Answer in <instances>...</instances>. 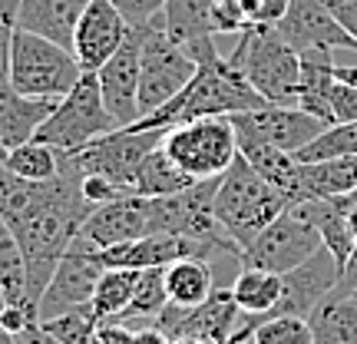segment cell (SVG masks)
<instances>
[{"mask_svg":"<svg viewBox=\"0 0 357 344\" xmlns=\"http://www.w3.org/2000/svg\"><path fill=\"white\" fill-rule=\"evenodd\" d=\"M102 265L100 258V248H93L89 242L83 239H73V245L66 248V255L60 258V265L53 271L50 285L43 288L37 301V321H47V318H56L63 311H73L79 305H89L93 301V292L100 285Z\"/></svg>","mask_w":357,"mask_h":344,"instance_id":"10","label":"cell"},{"mask_svg":"<svg viewBox=\"0 0 357 344\" xmlns=\"http://www.w3.org/2000/svg\"><path fill=\"white\" fill-rule=\"evenodd\" d=\"M231 298H235V305L242 308V315H245L242 324H238V331L231 334V338H248L258 321H261L271 308L278 305V298H281V275L265 271V268L242 265V271H238V275H235V281H231Z\"/></svg>","mask_w":357,"mask_h":344,"instance_id":"22","label":"cell"},{"mask_svg":"<svg viewBox=\"0 0 357 344\" xmlns=\"http://www.w3.org/2000/svg\"><path fill=\"white\" fill-rule=\"evenodd\" d=\"M86 3L89 0H20L17 30L37 33V37L73 50V33H77Z\"/></svg>","mask_w":357,"mask_h":344,"instance_id":"21","label":"cell"},{"mask_svg":"<svg viewBox=\"0 0 357 344\" xmlns=\"http://www.w3.org/2000/svg\"><path fill=\"white\" fill-rule=\"evenodd\" d=\"M215 252L205 248L202 242H192L185 235H142L132 242L113 245V248H100V258L106 268H132V271H146V268H169L182 262V258H212Z\"/></svg>","mask_w":357,"mask_h":344,"instance_id":"17","label":"cell"},{"mask_svg":"<svg viewBox=\"0 0 357 344\" xmlns=\"http://www.w3.org/2000/svg\"><path fill=\"white\" fill-rule=\"evenodd\" d=\"M20 338H24V344H63V341H56L53 334L43 331V328H40V321H30Z\"/></svg>","mask_w":357,"mask_h":344,"instance_id":"39","label":"cell"},{"mask_svg":"<svg viewBox=\"0 0 357 344\" xmlns=\"http://www.w3.org/2000/svg\"><path fill=\"white\" fill-rule=\"evenodd\" d=\"M288 47L298 53L307 50H357V40L337 24L328 0H291V7L284 13L278 27Z\"/></svg>","mask_w":357,"mask_h":344,"instance_id":"14","label":"cell"},{"mask_svg":"<svg viewBox=\"0 0 357 344\" xmlns=\"http://www.w3.org/2000/svg\"><path fill=\"white\" fill-rule=\"evenodd\" d=\"M248 338L255 344H314V334H311L307 318H294V315L258 321Z\"/></svg>","mask_w":357,"mask_h":344,"instance_id":"33","label":"cell"},{"mask_svg":"<svg viewBox=\"0 0 357 344\" xmlns=\"http://www.w3.org/2000/svg\"><path fill=\"white\" fill-rule=\"evenodd\" d=\"M0 344H20V334L7 331V328H3V324H0Z\"/></svg>","mask_w":357,"mask_h":344,"instance_id":"41","label":"cell"},{"mask_svg":"<svg viewBox=\"0 0 357 344\" xmlns=\"http://www.w3.org/2000/svg\"><path fill=\"white\" fill-rule=\"evenodd\" d=\"M314 344H357V298L331 292L307 315Z\"/></svg>","mask_w":357,"mask_h":344,"instance_id":"24","label":"cell"},{"mask_svg":"<svg viewBox=\"0 0 357 344\" xmlns=\"http://www.w3.org/2000/svg\"><path fill=\"white\" fill-rule=\"evenodd\" d=\"M328 7L334 10L337 24L357 40V0H328Z\"/></svg>","mask_w":357,"mask_h":344,"instance_id":"38","label":"cell"},{"mask_svg":"<svg viewBox=\"0 0 357 344\" xmlns=\"http://www.w3.org/2000/svg\"><path fill=\"white\" fill-rule=\"evenodd\" d=\"M60 100H37V96H24L20 89L10 83L7 73H0V142L3 149H13L20 142L37 140L40 126L50 119Z\"/></svg>","mask_w":357,"mask_h":344,"instance_id":"20","label":"cell"},{"mask_svg":"<svg viewBox=\"0 0 357 344\" xmlns=\"http://www.w3.org/2000/svg\"><path fill=\"white\" fill-rule=\"evenodd\" d=\"M139 53H142V27H132L126 43L96 70L102 103L119 123V129L132 126L139 119Z\"/></svg>","mask_w":357,"mask_h":344,"instance_id":"13","label":"cell"},{"mask_svg":"<svg viewBox=\"0 0 357 344\" xmlns=\"http://www.w3.org/2000/svg\"><path fill=\"white\" fill-rule=\"evenodd\" d=\"M129 30L132 27L126 24V17L109 0H89L73 33V57L79 60L83 73H96L126 43Z\"/></svg>","mask_w":357,"mask_h":344,"instance_id":"16","label":"cell"},{"mask_svg":"<svg viewBox=\"0 0 357 344\" xmlns=\"http://www.w3.org/2000/svg\"><path fill=\"white\" fill-rule=\"evenodd\" d=\"M357 156V123H334L324 126L314 140L301 146L298 163H328V159H354Z\"/></svg>","mask_w":357,"mask_h":344,"instance_id":"31","label":"cell"},{"mask_svg":"<svg viewBox=\"0 0 357 344\" xmlns=\"http://www.w3.org/2000/svg\"><path fill=\"white\" fill-rule=\"evenodd\" d=\"M242 318L245 315H242V308L235 305L231 288H215L202 305H195V308L169 301L153 324L166 334L169 341H178V338H202V341L229 344L231 334L238 331Z\"/></svg>","mask_w":357,"mask_h":344,"instance_id":"12","label":"cell"},{"mask_svg":"<svg viewBox=\"0 0 357 344\" xmlns=\"http://www.w3.org/2000/svg\"><path fill=\"white\" fill-rule=\"evenodd\" d=\"M109 3L126 17L129 27H149L166 10V0H109Z\"/></svg>","mask_w":357,"mask_h":344,"instance_id":"36","label":"cell"},{"mask_svg":"<svg viewBox=\"0 0 357 344\" xmlns=\"http://www.w3.org/2000/svg\"><path fill=\"white\" fill-rule=\"evenodd\" d=\"M20 344H24V338H20Z\"/></svg>","mask_w":357,"mask_h":344,"instance_id":"46","label":"cell"},{"mask_svg":"<svg viewBox=\"0 0 357 344\" xmlns=\"http://www.w3.org/2000/svg\"><path fill=\"white\" fill-rule=\"evenodd\" d=\"M0 288L7 294V305L26 308L37 318V308L30 301V285H26V258L24 248L17 242L13 229L7 225V218L0 216Z\"/></svg>","mask_w":357,"mask_h":344,"instance_id":"25","label":"cell"},{"mask_svg":"<svg viewBox=\"0 0 357 344\" xmlns=\"http://www.w3.org/2000/svg\"><path fill=\"white\" fill-rule=\"evenodd\" d=\"M162 149L185 176L218 179L238 159V136L229 116H208L166 129Z\"/></svg>","mask_w":357,"mask_h":344,"instance_id":"6","label":"cell"},{"mask_svg":"<svg viewBox=\"0 0 357 344\" xmlns=\"http://www.w3.org/2000/svg\"><path fill=\"white\" fill-rule=\"evenodd\" d=\"M162 27L195 63H212L222 57L215 47L212 0H166Z\"/></svg>","mask_w":357,"mask_h":344,"instance_id":"19","label":"cell"},{"mask_svg":"<svg viewBox=\"0 0 357 344\" xmlns=\"http://www.w3.org/2000/svg\"><path fill=\"white\" fill-rule=\"evenodd\" d=\"M162 136H166V129L123 126V129H113V133L100 136L96 142H89L86 149H79L73 156H77L83 176H100L106 182H113L119 192H132L146 156L162 142Z\"/></svg>","mask_w":357,"mask_h":344,"instance_id":"9","label":"cell"},{"mask_svg":"<svg viewBox=\"0 0 357 344\" xmlns=\"http://www.w3.org/2000/svg\"><path fill=\"white\" fill-rule=\"evenodd\" d=\"M337 278H341V265L334 262V255L328 248H321V252H314V255L307 258L305 265H298L294 271L281 275V298L265 318H281V315L307 318L334 292Z\"/></svg>","mask_w":357,"mask_h":344,"instance_id":"15","label":"cell"},{"mask_svg":"<svg viewBox=\"0 0 357 344\" xmlns=\"http://www.w3.org/2000/svg\"><path fill=\"white\" fill-rule=\"evenodd\" d=\"M132 338H136V328L126 324V321L113 318V321H100L93 344H132Z\"/></svg>","mask_w":357,"mask_h":344,"instance_id":"37","label":"cell"},{"mask_svg":"<svg viewBox=\"0 0 357 344\" xmlns=\"http://www.w3.org/2000/svg\"><path fill=\"white\" fill-rule=\"evenodd\" d=\"M238 7L248 27H278L291 0H238Z\"/></svg>","mask_w":357,"mask_h":344,"instance_id":"35","label":"cell"},{"mask_svg":"<svg viewBox=\"0 0 357 344\" xmlns=\"http://www.w3.org/2000/svg\"><path fill=\"white\" fill-rule=\"evenodd\" d=\"M199 63L166 33L162 17L142 27V53H139V119L155 113L159 106L176 100L192 83ZM136 119V123H139Z\"/></svg>","mask_w":357,"mask_h":344,"instance_id":"7","label":"cell"},{"mask_svg":"<svg viewBox=\"0 0 357 344\" xmlns=\"http://www.w3.org/2000/svg\"><path fill=\"white\" fill-rule=\"evenodd\" d=\"M3 163H7L13 176L26 179V182H50V179L60 176V163L63 159H60V149H53V146L40 140H30L7 149Z\"/></svg>","mask_w":357,"mask_h":344,"instance_id":"28","label":"cell"},{"mask_svg":"<svg viewBox=\"0 0 357 344\" xmlns=\"http://www.w3.org/2000/svg\"><path fill=\"white\" fill-rule=\"evenodd\" d=\"M149 235V222H146V199L142 195H119L113 202L96 205L79 225V239L89 242L93 248H113V245L132 242Z\"/></svg>","mask_w":357,"mask_h":344,"instance_id":"18","label":"cell"},{"mask_svg":"<svg viewBox=\"0 0 357 344\" xmlns=\"http://www.w3.org/2000/svg\"><path fill=\"white\" fill-rule=\"evenodd\" d=\"M3 156H7V149H3V142H0V159H3Z\"/></svg>","mask_w":357,"mask_h":344,"instance_id":"45","label":"cell"},{"mask_svg":"<svg viewBox=\"0 0 357 344\" xmlns=\"http://www.w3.org/2000/svg\"><path fill=\"white\" fill-rule=\"evenodd\" d=\"M169 305V292H166V268H146L136 278V292H132V301H129L126 315L119 321H126L132 328H142V324H153L159 318V311Z\"/></svg>","mask_w":357,"mask_h":344,"instance_id":"30","label":"cell"},{"mask_svg":"<svg viewBox=\"0 0 357 344\" xmlns=\"http://www.w3.org/2000/svg\"><path fill=\"white\" fill-rule=\"evenodd\" d=\"M284 209H291L288 195L275 189L261 172H255V166L242 153L222 172V179H218L215 218L222 222V229L229 232V239L242 252L255 242Z\"/></svg>","mask_w":357,"mask_h":344,"instance_id":"2","label":"cell"},{"mask_svg":"<svg viewBox=\"0 0 357 344\" xmlns=\"http://www.w3.org/2000/svg\"><path fill=\"white\" fill-rule=\"evenodd\" d=\"M172 344H215V341H202V338H178Z\"/></svg>","mask_w":357,"mask_h":344,"instance_id":"43","label":"cell"},{"mask_svg":"<svg viewBox=\"0 0 357 344\" xmlns=\"http://www.w3.org/2000/svg\"><path fill=\"white\" fill-rule=\"evenodd\" d=\"M7 308V294H3V288H0V311Z\"/></svg>","mask_w":357,"mask_h":344,"instance_id":"44","label":"cell"},{"mask_svg":"<svg viewBox=\"0 0 357 344\" xmlns=\"http://www.w3.org/2000/svg\"><path fill=\"white\" fill-rule=\"evenodd\" d=\"M199 179L185 176L182 169L169 159V153L162 149V142L155 146L153 153L146 156L139 176H136V195L142 199H159V195H176V192H185L189 186H195Z\"/></svg>","mask_w":357,"mask_h":344,"instance_id":"27","label":"cell"},{"mask_svg":"<svg viewBox=\"0 0 357 344\" xmlns=\"http://www.w3.org/2000/svg\"><path fill=\"white\" fill-rule=\"evenodd\" d=\"M136 278H139V271H132V268H106L96 292H93V301H89L96 318L100 321L123 318L129 301H132V292H136Z\"/></svg>","mask_w":357,"mask_h":344,"instance_id":"29","label":"cell"},{"mask_svg":"<svg viewBox=\"0 0 357 344\" xmlns=\"http://www.w3.org/2000/svg\"><path fill=\"white\" fill-rule=\"evenodd\" d=\"M113 129H119V123L102 103L100 80H96V73H83V80L56 103L50 119L40 126L37 140L60 149V153H79Z\"/></svg>","mask_w":357,"mask_h":344,"instance_id":"5","label":"cell"},{"mask_svg":"<svg viewBox=\"0 0 357 344\" xmlns=\"http://www.w3.org/2000/svg\"><path fill=\"white\" fill-rule=\"evenodd\" d=\"M229 119L238 140L275 146V149L291 156L324 129L318 116L305 113L301 106H291V103H265L258 110H245V113H235Z\"/></svg>","mask_w":357,"mask_h":344,"instance_id":"11","label":"cell"},{"mask_svg":"<svg viewBox=\"0 0 357 344\" xmlns=\"http://www.w3.org/2000/svg\"><path fill=\"white\" fill-rule=\"evenodd\" d=\"M40 328L63 344H93L96 328H100V318H96V311L89 305H79V308H73V311L56 315V318L40 321Z\"/></svg>","mask_w":357,"mask_h":344,"instance_id":"32","label":"cell"},{"mask_svg":"<svg viewBox=\"0 0 357 344\" xmlns=\"http://www.w3.org/2000/svg\"><path fill=\"white\" fill-rule=\"evenodd\" d=\"M328 113H331V126L334 123H357V87L354 83L334 77L331 89H328Z\"/></svg>","mask_w":357,"mask_h":344,"instance_id":"34","label":"cell"},{"mask_svg":"<svg viewBox=\"0 0 357 344\" xmlns=\"http://www.w3.org/2000/svg\"><path fill=\"white\" fill-rule=\"evenodd\" d=\"M132 344H172V341H169V338L159 331L155 324H142V328H136V338H132Z\"/></svg>","mask_w":357,"mask_h":344,"instance_id":"40","label":"cell"},{"mask_svg":"<svg viewBox=\"0 0 357 344\" xmlns=\"http://www.w3.org/2000/svg\"><path fill=\"white\" fill-rule=\"evenodd\" d=\"M357 189V156L354 159H328V163H298V192L294 205L307 199H328Z\"/></svg>","mask_w":357,"mask_h":344,"instance_id":"23","label":"cell"},{"mask_svg":"<svg viewBox=\"0 0 357 344\" xmlns=\"http://www.w3.org/2000/svg\"><path fill=\"white\" fill-rule=\"evenodd\" d=\"M347 225H351V235L357 242V205H351V212H347Z\"/></svg>","mask_w":357,"mask_h":344,"instance_id":"42","label":"cell"},{"mask_svg":"<svg viewBox=\"0 0 357 344\" xmlns=\"http://www.w3.org/2000/svg\"><path fill=\"white\" fill-rule=\"evenodd\" d=\"M229 63L238 66L245 80L265 96L268 103H291L298 100L301 83V53L288 47L275 27H248L238 33Z\"/></svg>","mask_w":357,"mask_h":344,"instance_id":"3","label":"cell"},{"mask_svg":"<svg viewBox=\"0 0 357 344\" xmlns=\"http://www.w3.org/2000/svg\"><path fill=\"white\" fill-rule=\"evenodd\" d=\"M324 248L318 225L311 222L301 205L284 209L271 225H268L255 242L242 252V265L248 268H265L275 275H288L298 265H305L307 258Z\"/></svg>","mask_w":357,"mask_h":344,"instance_id":"8","label":"cell"},{"mask_svg":"<svg viewBox=\"0 0 357 344\" xmlns=\"http://www.w3.org/2000/svg\"><path fill=\"white\" fill-rule=\"evenodd\" d=\"M7 77L24 96L63 100L83 80V66L73 57V50H66L60 43L26 33V30H13Z\"/></svg>","mask_w":357,"mask_h":344,"instance_id":"4","label":"cell"},{"mask_svg":"<svg viewBox=\"0 0 357 344\" xmlns=\"http://www.w3.org/2000/svg\"><path fill=\"white\" fill-rule=\"evenodd\" d=\"M166 292L169 301L185 308L202 305L208 294L215 292V275L208 258H182L176 265L166 268Z\"/></svg>","mask_w":357,"mask_h":344,"instance_id":"26","label":"cell"},{"mask_svg":"<svg viewBox=\"0 0 357 344\" xmlns=\"http://www.w3.org/2000/svg\"><path fill=\"white\" fill-rule=\"evenodd\" d=\"M265 96L258 93L238 66L229 63V57H218L212 63H199L192 83L176 100L159 106L155 113L142 116L132 129H172L192 119H208V116H235L245 110L265 106Z\"/></svg>","mask_w":357,"mask_h":344,"instance_id":"1","label":"cell"}]
</instances>
